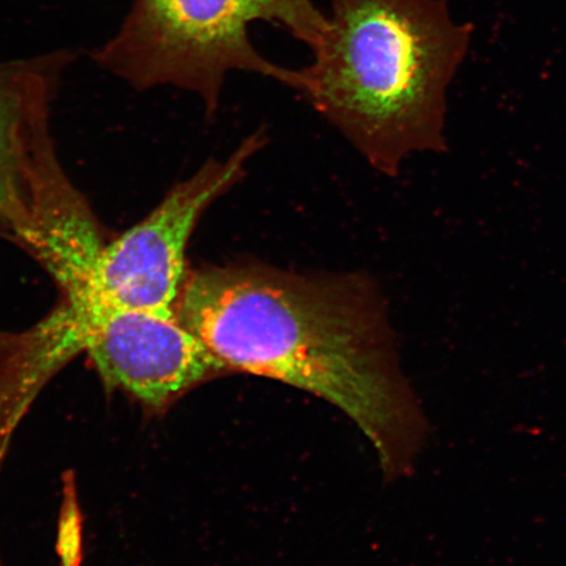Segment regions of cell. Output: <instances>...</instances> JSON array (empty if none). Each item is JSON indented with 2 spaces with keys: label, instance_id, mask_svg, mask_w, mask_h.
I'll return each instance as SVG.
<instances>
[{
  "label": "cell",
  "instance_id": "6da1fadb",
  "mask_svg": "<svg viewBox=\"0 0 566 566\" xmlns=\"http://www.w3.org/2000/svg\"><path fill=\"white\" fill-rule=\"evenodd\" d=\"M176 316L228 371L282 381L358 424L388 478L406 475L428 421L401 371L388 306L363 273L261 261L188 269Z\"/></svg>",
  "mask_w": 566,
  "mask_h": 566
},
{
  "label": "cell",
  "instance_id": "7a4b0ae2",
  "mask_svg": "<svg viewBox=\"0 0 566 566\" xmlns=\"http://www.w3.org/2000/svg\"><path fill=\"white\" fill-rule=\"evenodd\" d=\"M329 31L300 94L381 175L448 150V91L469 53L470 23L446 0H329Z\"/></svg>",
  "mask_w": 566,
  "mask_h": 566
},
{
  "label": "cell",
  "instance_id": "3957f363",
  "mask_svg": "<svg viewBox=\"0 0 566 566\" xmlns=\"http://www.w3.org/2000/svg\"><path fill=\"white\" fill-rule=\"evenodd\" d=\"M258 21L282 27L313 53L329 31L328 15L313 0H136L94 60L137 90L193 92L211 118L231 71L300 91L298 70L274 65L253 46L250 27Z\"/></svg>",
  "mask_w": 566,
  "mask_h": 566
},
{
  "label": "cell",
  "instance_id": "277c9868",
  "mask_svg": "<svg viewBox=\"0 0 566 566\" xmlns=\"http://www.w3.org/2000/svg\"><path fill=\"white\" fill-rule=\"evenodd\" d=\"M263 129L247 137L228 158L209 159L175 184L150 214L106 242L84 279L80 294L104 310L175 313L188 273L187 248L205 212L247 174L263 150Z\"/></svg>",
  "mask_w": 566,
  "mask_h": 566
},
{
  "label": "cell",
  "instance_id": "5b68a950",
  "mask_svg": "<svg viewBox=\"0 0 566 566\" xmlns=\"http://www.w3.org/2000/svg\"><path fill=\"white\" fill-rule=\"evenodd\" d=\"M86 353L106 388L154 410L228 371L176 313L116 310L91 317Z\"/></svg>",
  "mask_w": 566,
  "mask_h": 566
},
{
  "label": "cell",
  "instance_id": "8992f818",
  "mask_svg": "<svg viewBox=\"0 0 566 566\" xmlns=\"http://www.w3.org/2000/svg\"><path fill=\"white\" fill-rule=\"evenodd\" d=\"M73 59L59 52L0 63V237L20 248L32 237L41 184L56 155L52 103Z\"/></svg>",
  "mask_w": 566,
  "mask_h": 566
},
{
  "label": "cell",
  "instance_id": "52a82bcc",
  "mask_svg": "<svg viewBox=\"0 0 566 566\" xmlns=\"http://www.w3.org/2000/svg\"><path fill=\"white\" fill-rule=\"evenodd\" d=\"M83 518L80 504L74 499L62 502L59 530L61 566H83ZM0 566H3L0 563Z\"/></svg>",
  "mask_w": 566,
  "mask_h": 566
}]
</instances>
